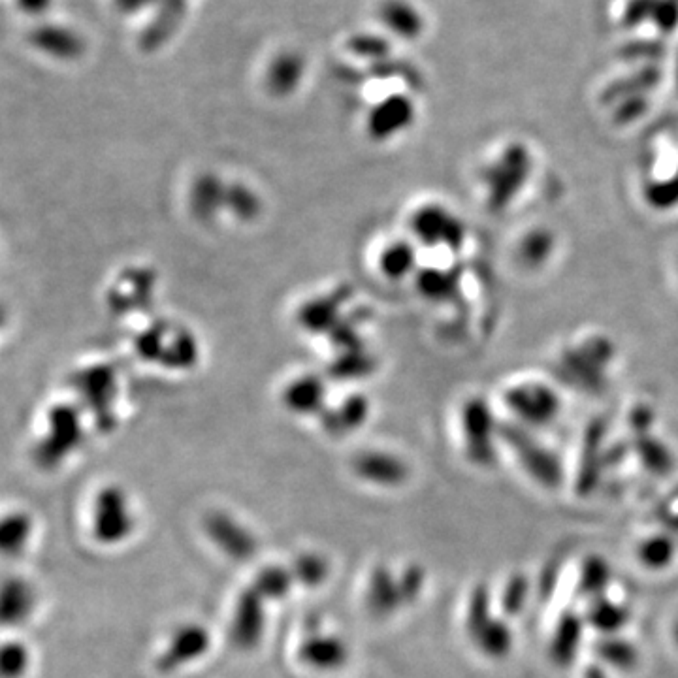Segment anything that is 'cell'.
<instances>
[{"label":"cell","mask_w":678,"mask_h":678,"mask_svg":"<svg viewBox=\"0 0 678 678\" xmlns=\"http://www.w3.org/2000/svg\"><path fill=\"white\" fill-rule=\"evenodd\" d=\"M93 532L104 545H117L134 532L129 500L119 488H104L95 501Z\"/></svg>","instance_id":"6da1fadb"},{"label":"cell","mask_w":678,"mask_h":678,"mask_svg":"<svg viewBox=\"0 0 678 678\" xmlns=\"http://www.w3.org/2000/svg\"><path fill=\"white\" fill-rule=\"evenodd\" d=\"M204 530L213 545L232 560L247 562L257 552L255 535L230 515L211 513L204 520Z\"/></svg>","instance_id":"7a4b0ae2"},{"label":"cell","mask_w":678,"mask_h":678,"mask_svg":"<svg viewBox=\"0 0 678 678\" xmlns=\"http://www.w3.org/2000/svg\"><path fill=\"white\" fill-rule=\"evenodd\" d=\"M210 646V631L202 624H185L170 637L168 645L157 660V667L162 673H174L179 667L200 660L210 650Z\"/></svg>","instance_id":"3957f363"},{"label":"cell","mask_w":678,"mask_h":678,"mask_svg":"<svg viewBox=\"0 0 678 678\" xmlns=\"http://www.w3.org/2000/svg\"><path fill=\"white\" fill-rule=\"evenodd\" d=\"M266 630L264 598L251 586L240 594L234 618H232V641L243 650L259 645Z\"/></svg>","instance_id":"277c9868"},{"label":"cell","mask_w":678,"mask_h":678,"mask_svg":"<svg viewBox=\"0 0 678 678\" xmlns=\"http://www.w3.org/2000/svg\"><path fill=\"white\" fill-rule=\"evenodd\" d=\"M300 660L317 671H336L349 660V648L338 635L313 633L298 650Z\"/></svg>","instance_id":"5b68a950"},{"label":"cell","mask_w":678,"mask_h":678,"mask_svg":"<svg viewBox=\"0 0 678 678\" xmlns=\"http://www.w3.org/2000/svg\"><path fill=\"white\" fill-rule=\"evenodd\" d=\"M366 603L375 616H388L396 613L402 605H407L400 577H394V573L385 565L375 567L368 582Z\"/></svg>","instance_id":"8992f818"},{"label":"cell","mask_w":678,"mask_h":678,"mask_svg":"<svg viewBox=\"0 0 678 678\" xmlns=\"http://www.w3.org/2000/svg\"><path fill=\"white\" fill-rule=\"evenodd\" d=\"M356 473L373 485L398 486L407 477L404 462L388 454H364L355 462Z\"/></svg>","instance_id":"52a82bcc"},{"label":"cell","mask_w":678,"mask_h":678,"mask_svg":"<svg viewBox=\"0 0 678 678\" xmlns=\"http://www.w3.org/2000/svg\"><path fill=\"white\" fill-rule=\"evenodd\" d=\"M582 626L581 618L575 614H565L558 624V630L552 641V656L560 665H567L579 650L581 643Z\"/></svg>","instance_id":"ba28073f"},{"label":"cell","mask_w":678,"mask_h":678,"mask_svg":"<svg viewBox=\"0 0 678 678\" xmlns=\"http://www.w3.org/2000/svg\"><path fill=\"white\" fill-rule=\"evenodd\" d=\"M473 641L485 652L486 656L501 658L511 650L513 635L505 622L492 616L485 626L473 635Z\"/></svg>","instance_id":"9c48e42d"},{"label":"cell","mask_w":678,"mask_h":678,"mask_svg":"<svg viewBox=\"0 0 678 678\" xmlns=\"http://www.w3.org/2000/svg\"><path fill=\"white\" fill-rule=\"evenodd\" d=\"M586 618L596 630L611 635V633H616L626 626L628 611L622 605L613 603L609 599L598 598L592 599Z\"/></svg>","instance_id":"30bf717a"},{"label":"cell","mask_w":678,"mask_h":678,"mask_svg":"<svg viewBox=\"0 0 678 678\" xmlns=\"http://www.w3.org/2000/svg\"><path fill=\"white\" fill-rule=\"evenodd\" d=\"M520 458L526 464V469H530L533 477L541 481V485L554 486L560 481V466L556 460L550 456L549 452L539 449L537 445L528 443L520 447Z\"/></svg>","instance_id":"8fae6325"},{"label":"cell","mask_w":678,"mask_h":678,"mask_svg":"<svg viewBox=\"0 0 678 678\" xmlns=\"http://www.w3.org/2000/svg\"><path fill=\"white\" fill-rule=\"evenodd\" d=\"M294 582L296 581L289 569L279 565H268L260 569L257 579L253 582V588L264 599H283L289 596Z\"/></svg>","instance_id":"7c38bea8"},{"label":"cell","mask_w":678,"mask_h":678,"mask_svg":"<svg viewBox=\"0 0 678 678\" xmlns=\"http://www.w3.org/2000/svg\"><path fill=\"white\" fill-rule=\"evenodd\" d=\"M381 17L390 31L400 36L411 38L419 33L420 17L411 4H405L402 0H390L383 6Z\"/></svg>","instance_id":"4fadbf2b"},{"label":"cell","mask_w":678,"mask_h":678,"mask_svg":"<svg viewBox=\"0 0 678 678\" xmlns=\"http://www.w3.org/2000/svg\"><path fill=\"white\" fill-rule=\"evenodd\" d=\"M677 552V545L669 535H652L641 543L637 550L639 560L650 569H663L673 562Z\"/></svg>","instance_id":"5bb4252c"},{"label":"cell","mask_w":678,"mask_h":678,"mask_svg":"<svg viewBox=\"0 0 678 678\" xmlns=\"http://www.w3.org/2000/svg\"><path fill=\"white\" fill-rule=\"evenodd\" d=\"M611 582V569L605 560L590 558L582 567L579 592L582 596L590 599L603 598V592L607 590Z\"/></svg>","instance_id":"9a60e30c"},{"label":"cell","mask_w":678,"mask_h":678,"mask_svg":"<svg viewBox=\"0 0 678 678\" xmlns=\"http://www.w3.org/2000/svg\"><path fill=\"white\" fill-rule=\"evenodd\" d=\"M294 581L302 582L304 586H321L330 575L328 560L319 554H302L296 558L291 569Z\"/></svg>","instance_id":"2e32d148"},{"label":"cell","mask_w":678,"mask_h":678,"mask_svg":"<svg viewBox=\"0 0 678 678\" xmlns=\"http://www.w3.org/2000/svg\"><path fill=\"white\" fill-rule=\"evenodd\" d=\"M598 654L603 662L613 665L616 669H631L637 662V650L622 639H609L599 643Z\"/></svg>","instance_id":"e0dca14e"},{"label":"cell","mask_w":678,"mask_h":678,"mask_svg":"<svg viewBox=\"0 0 678 678\" xmlns=\"http://www.w3.org/2000/svg\"><path fill=\"white\" fill-rule=\"evenodd\" d=\"M528 598V582L524 577H513L505 586L503 592V609L505 613H518L524 607V601Z\"/></svg>","instance_id":"ac0fdd59"},{"label":"cell","mask_w":678,"mask_h":678,"mask_svg":"<svg viewBox=\"0 0 678 678\" xmlns=\"http://www.w3.org/2000/svg\"><path fill=\"white\" fill-rule=\"evenodd\" d=\"M400 586L404 590L405 603H413L420 598L424 588V571L420 567L411 565L400 575Z\"/></svg>","instance_id":"d6986e66"},{"label":"cell","mask_w":678,"mask_h":678,"mask_svg":"<svg viewBox=\"0 0 678 678\" xmlns=\"http://www.w3.org/2000/svg\"><path fill=\"white\" fill-rule=\"evenodd\" d=\"M123 10H142L149 0H117Z\"/></svg>","instance_id":"ffe728a7"},{"label":"cell","mask_w":678,"mask_h":678,"mask_svg":"<svg viewBox=\"0 0 678 678\" xmlns=\"http://www.w3.org/2000/svg\"><path fill=\"white\" fill-rule=\"evenodd\" d=\"M586 678H605V677L601 675V671H599V669H590V671L586 673Z\"/></svg>","instance_id":"44dd1931"},{"label":"cell","mask_w":678,"mask_h":678,"mask_svg":"<svg viewBox=\"0 0 678 678\" xmlns=\"http://www.w3.org/2000/svg\"><path fill=\"white\" fill-rule=\"evenodd\" d=\"M675 637H677V643H678V622H677V628H675Z\"/></svg>","instance_id":"7402d4cb"}]
</instances>
